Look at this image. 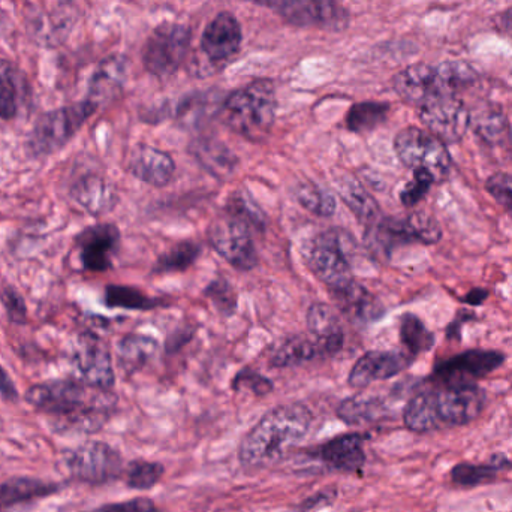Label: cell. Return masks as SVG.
Instances as JSON below:
<instances>
[{"label":"cell","mask_w":512,"mask_h":512,"mask_svg":"<svg viewBox=\"0 0 512 512\" xmlns=\"http://www.w3.org/2000/svg\"><path fill=\"white\" fill-rule=\"evenodd\" d=\"M334 188L343 203L357 216L358 221L373 225L381 219L379 218L378 203L354 176H349L346 173L339 174L334 180Z\"/></svg>","instance_id":"25"},{"label":"cell","mask_w":512,"mask_h":512,"mask_svg":"<svg viewBox=\"0 0 512 512\" xmlns=\"http://www.w3.org/2000/svg\"><path fill=\"white\" fill-rule=\"evenodd\" d=\"M435 183L432 176L424 173V171H414V179L405 186L402 194H400V200H402L403 206L414 207L426 197L429 192L430 186Z\"/></svg>","instance_id":"45"},{"label":"cell","mask_w":512,"mask_h":512,"mask_svg":"<svg viewBox=\"0 0 512 512\" xmlns=\"http://www.w3.org/2000/svg\"><path fill=\"white\" fill-rule=\"evenodd\" d=\"M191 153L207 171L218 177L230 176L239 164V159L234 153L218 141H195L191 146Z\"/></svg>","instance_id":"29"},{"label":"cell","mask_w":512,"mask_h":512,"mask_svg":"<svg viewBox=\"0 0 512 512\" xmlns=\"http://www.w3.org/2000/svg\"><path fill=\"white\" fill-rule=\"evenodd\" d=\"M201 254V246L195 242H180L174 245L173 248L168 249L165 254L159 256L158 261L155 262L153 273L167 274L179 273V271L188 270L198 256Z\"/></svg>","instance_id":"37"},{"label":"cell","mask_w":512,"mask_h":512,"mask_svg":"<svg viewBox=\"0 0 512 512\" xmlns=\"http://www.w3.org/2000/svg\"><path fill=\"white\" fill-rule=\"evenodd\" d=\"M255 231L237 216L225 210L209 225L207 237L210 245L225 261L240 271H249L258 262Z\"/></svg>","instance_id":"7"},{"label":"cell","mask_w":512,"mask_h":512,"mask_svg":"<svg viewBox=\"0 0 512 512\" xmlns=\"http://www.w3.org/2000/svg\"><path fill=\"white\" fill-rule=\"evenodd\" d=\"M27 403L57 418L60 426L78 432H98L116 406L110 390H99L80 379H54L33 385Z\"/></svg>","instance_id":"1"},{"label":"cell","mask_w":512,"mask_h":512,"mask_svg":"<svg viewBox=\"0 0 512 512\" xmlns=\"http://www.w3.org/2000/svg\"><path fill=\"white\" fill-rule=\"evenodd\" d=\"M381 411L382 406L378 400L372 399V397L354 396L340 403L337 415L346 424L358 426V424L376 420Z\"/></svg>","instance_id":"38"},{"label":"cell","mask_w":512,"mask_h":512,"mask_svg":"<svg viewBox=\"0 0 512 512\" xmlns=\"http://www.w3.org/2000/svg\"><path fill=\"white\" fill-rule=\"evenodd\" d=\"M164 472L165 469L161 463L137 460V462H132L126 471V483L131 489L149 490L162 480Z\"/></svg>","instance_id":"41"},{"label":"cell","mask_w":512,"mask_h":512,"mask_svg":"<svg viewBox=\"0 0 512 512\" xmlns=\"http://www.w3.org/2000/svg\"><path fill=\"white\" fill-rule=\"evenodd\" d=\"M225 210L231 213V215L237 216V218L245 221L252 230L258 231V233H264L267 219H265L264 212L259 209L258 204L252 200L248 192L240 191L231 195Z\"/></svg>","instance_id":"39"},{"label":"cell","mask_w":512,"mask_h":512,"mask_svg":"<svg viewBox=\"0 0 512 512\" xmlns=\"http://www.w3.org/2000/svg\"><path fill=\"white\" fill-rule=\"evenodd\" d=\"M128 171L146 185L164 188L173 180L176 162L167 152L140 144L129 155Z\"/></svg>","instance_id":"20"},{"label":"cell","mask_w":512,"mask_h":512,"mask_svg":"<svg viewBox=\"0 0 512 512\" xmlns=\"http://www.w3.org/2000/svg\"><path fill=\"white\" fill-rule=\"evenodd\" d=\"M69 194L84 212L92 216L107 215L119 203V194L113 183L96 173H87L75 180Z\"/></svg>","instance_id":"21"},{"label":"cell","mask_w":512,"mask_h":512,"mask_svg":"<svg viewBox=\"0 0 512 512\" xmlns=\"http://www.w3.org/2000/svg\"><path fill=\"white\" fill-rule=\"evenodd\" d=\"M242 45V27L230 12H221L201 36V48L212 62H225L236 56Z\"/></svg>","instance_id":"19"},{"label":"cell","mask_w":512,"mask_h":512,"mask_svg":"<svg viewBox=\"0 0 512 512\" xmlns=\"http://www.w3.org/2000/svg\"><path fill=\"white\" fill-rule=\"evenodd\" d=\"M394 150L403 165L414 171H424L436 182L447 179L451 171V156L444 141L427 129L405 128L394 140Z\"/></svg>","instance_id":"6"},{"label":"cell","mask_w":512,"mask_h":512,"mask_svg":"<svg viewBox=\"0 0 512 512\" xmlns=\"http://www.w3.org/2000/svg\"><path fill=\"white\" fill-rule=\"evenodd\" d=\"M307 328L318 343L322 358L333 357L342 351L343 330L339 315L328 304L315 303L307 310Z\"/></svg>","instance_id":"22"},{"label":"cell","mask_w":512,"mask_h":512,"mask_svg":"<svg viewBox=\"0 0 512 512\" xmlns=\"http://www.w3.org/2000/svg\"><path fill=\"white\" fill-rule=\"evenodd\" d=\"M477 81V72L465 62L438 65L415 63L394 77L393 87L399 98L414 107H423L433 99L457 96Z\"/></svg>","instance_id":"3"},{"label":"cell","mask_w":512,"mask_h":512,"mask_svg":"<svg viewBox=\"0 0 512 512\" xmlns=\"http://www.w3.org/2000/svg\"><path fill=\"white\" fill-rule=\"evenodd\" d=\"M487 291H472L471 294L468 295V301L472 304H480L483 303L487 298Z\"/></svg>","instance_id":"50"},{"label":"cell","mask_w":512,"mask_h":512,"mask_svg":"<svg viewBox=\"0 0 512 512\" xmlns=\"http://www.w3.org/2000/svg\"><path fill=\"white\" fill-rule=\"evenodd\" d=\"M414 357L408 352L369 351L358 358L349 373L348 382L354 388H366L376 381L399 375L411 366Z\"/></svg>","instance_id":"17"},{"label":"cell","mask_w":512,"mask_h":512,"mask_svg":"<svg viewBox=\"0 0 512 512\" xmlns=\"http://www.w3.org/2000/svg\"><path fill=\"white\" fill-rule=\"evenodd\" d=\"M92 512H158V510L149 499H134V501L120 502V504L105 505Z\"/></svg>","instance_id":"47"},{"label":"cell","mask_w":512,"mask_h":512,"mask_svg":"<svg viewBox=\"0 0 512 512\" xmlns=\"http://www.w3.org/2000/svg\"><path fill=\"white\" fill-rule=\"evenodd\" d=\"M204 295L209 298L216 312L224 318H231L239 306V295L236 288L225 277L212 280L204 289Z\"/></svg>","instance_id":"40"},{"label":"cell","mask_w":512,"mask_h":512,"mask_svg":"<svg viewBox=\"0 0 512 512\" xmlns=\"http://www.w3.org/2000/svg\"><path fill=\"white\" fill-rule=\"evenodd\" d=\"M436 426H465L477 420L486 406V393L475 384H451L429 390Z\"/></svg>","instance_id":"10"},{"label":"cell","mask_w":512,"mask_h":512,"mask_svg":"<svg viewBox=\"0 0 512 512\" xmlns=\"http://www.w3.org/2000/svg\"><path fill=\"white\" fill-rule=\"evenodd\" d=\"M504 354L498 351L472 349L441 361L435 367V378L442 385L474 384V379L484 378L504 364Z\"/></svg>","instance_id":"15"},{"label":"cell","mask_w":512,"mask_h":512,"mask_svg":"<svg viewBox=\"0 0 512 512\" xmlns=\"http://www.w3.org/2000/svg\"><path fill=\"white\" fill-rule=\"evenodd\" d=\"M0 301H2L3 309H5L11 324H27V316H29L27 315V304L18 289L11 285L5 286L0 292Z\"/></svg>","instance_id":"42"},{"label":"cell","mask_w":512,"mask_h":512,"mask_svg":"<svg viewBox=\"0 0 512 512\" xmlns=\"http://www.w3.org/2000/svg\"><path fill=\"white\" fill-rule=\"evenodd\" d=\"M105 306L129 310H152L161 306V300L149 297L131 286L108 285L104 295Z\"/></svg>","instance_id":"36"},{"label":"cell","mask_w":512,"mask_h":512,"mask_svg":"<svg viewBox=\"0 0 512 512\" xmlns=\"http://www.w3.org/2000/svg\"><path fill=\"white\" fill-rule=\"evenodd\" d=\"M420 119L427 131L445 144L459 143L471 128V110L459 96L433 99L420 107Z\"/></svg>","instance_id":"12"},{"label":"cell","mask_w":512,"mask_h":512,"mask_svg":"<svg viewBox=\"0 0 512 512\" xmlns=\"http://www.w3.org/2000/svg\"><path fill=\"white\" fill-rule=\"evenodd\" d=\"M312 421V412L301 403L271 409L243 439L240 462L255 468L277 462L289 448L306 438Z\"/></svg>","instance_id":"2"},{"label":"cell","mask_w":512,"mask_h":512,"mask_svg":"<svg viewBox=\"0 0 512 512\" xmlns=\"http://www.w3.org/2000/svg\"><path fill=\"white\" fill-rule=\"evenodd\" d=\"M0 393L9 400H15L18 397L14 382L9 378L8 373L5 372L2 366H0Z\"/></svg>","instance_id":"48"},{"label":"cell","mask_w":512,"mask_h":512,"mask_svg":"<svg viewBox=\"0 0 512 512\" xmlns=\"http://www.w3.org/2000/svg\"><path fill=\"white\" fill-rule=\"evenodd\" d=\"M276 108L273 83L258 80L236 90L225 99L221 119L243 138L259 141L270 134L276 119Z\"/></svg>","instance_id":"4"},{"label":"cell","mask_w":512,"mask_h":512,"mask_svg":"<svg viewBox=\"0 0 512 512\" xmlns=\"http://www.w3.org/2000/svg\"><path fill=\"white\" fill-rule=\"evenodd\" d=\"M336 2H337V0H336Z\"/></svg>","instance_id":"51"},{"label":"cell","mask_w":512,"mask_h":512,"mask_svg":"<svg viewBox=\"0 0 512 512\" xmlns=\"http://www.w3.org/2000/svg\"><path fill=\"white\" fill-rule=\"evenodd\" d=\"M316 358H322L316 340L312 336L298 334V336L283 340L274 349L273 355H271V364L274 367L300 366V364L316 360Z\"/></svg>","instance_id":"30"},{"label":"cell","mask_w":512,"mask_h":512,"mask_svg":"<svg viewBox=\"0 0 512 512\" xmlns=\"http://www.w3.org/2000/svg\"><path fill=\"white\" fill-rule=\"evenodd\" d=\"M294 195L307 212L319 218H330L336 213V197L315 183H300L295 188Z\"/></svg>","instance_id":"35"},{"label":"cell","mask_w":512,"mask_h":512,"mask_svg":"<svg viewBox=\"0 0 512 512\" xmlns=\"http://www.w3.org/2000/svg\"><path fill=\"white\" fill-rule=\"evenodd\" d=\"M26 95L27 84L20 69L8 60L0 59V119H15Z\"/></svg>","instance_id":"26"},{"label":"cell","mask_w":512,"mask_h":512,"mask_svg":"<svg viewBox=\"0 0 512 512\" xmlns=\"http://www.w3.org/2000/svg\"><path fill=\"white\" fill-rule=\"evenodd\" d=\"M72 477L90 484H102L119 477L123 471L122 457L104 442H87L68 456Z\"/></svg>","instance_id":"13"},{"label":"cell","mask_w":512,"mask_h":512,"mask_svg":"<svg viewBox=\"0 0 512 512\" xmlns=\"http://www.w3.org/2000/svg\"><path fill=\"white\" fill-rule=\"evenodd\" d=\"M400 339L411 357L430 351L435 345V336L418 316L406 313L400 321Z\"/></svg>","instance_id":"34"},{"label":"cell","mask_w":512,"mask_h":512,"mask_svg":"<svg viewBox=\"0 0 512 512\" xmlns=\"http://www.w3.org/2000/svg\"><path fill=\"white\" fill-rule=\"evenodd\" d=\"M390 105L384 102H360L352 105L346 114V126L355 134L373 131L387 120Z\"/></svg>","instance_id":"32"},{"label":"cell","mask_w":512,"mask_h":512,"mask_svg":"<svg viewBox=\"0 0 512 512\" xmlns=\"http://www.w3.org/2000/svg\"><path fill=\"white\" fill-rule=\"evenodd\" d=\"M156 339L146 334H126L117 345V361L123 372L132 375L143 369L158 354Z\"/></svg>","instance_id":"28"},{"label":"cell","mask_w":512,"mask_h":512,"mask_svg":"<svg viewBox=\"0 0 512 512\" xmlns=\"http://www.w3.org/2000/svg\"><path fill=\"white\" fill-rule=\"evenodd\" d=\"M72 361L80 375V381L84 384L99 390H111L114 387L116 375L110 349L107 343L92 331H83L78 336Z\"/></svg>","instance_id":"11"},{"label":"cell","mask_w":512,"mask_h":512,"mask_svg":"<svg viewBox=\"0 0 512 512\" xmlns=\"http://www.w3.org/2000/svg\"><path fill=\"white\" fill-rule=\"evenodd\" d=\"M507 468H511V463L504 456H495L486 465H457L451 471V477L459 486L474 487L495 480L498 472Z\"/></svg>","instance_id":"33"},{"label":"cell","mask_w":512,"mask_h":512,"mask_svg":"<svg viewBox=\"0 0 512 512\" xmlns=\"http://www.w3.org/2000/svg\"><path fill=\"white\" fill-rule=\"evenodd\" d=\"M487 191L501 204L504 209L512 213V176L510 174H493L487 180Z\"/></svg>","instance_id":"46"},{"label":"cell","mask_w":512,"mask_h":512,"mask_svg":"<svg viewBox=\"0 0 512 512\" xmlns=\"http://www.w3.org/2000/svg\"><path fill=\"white\" fill-rule=\"evenodd\" d=\"M126 81V60L122 56H111L96 66L89 83V96L96 107L110 102L122 92Z\"/></svg>","instance_id":"23"},{"label":"cell","mask_w":512,"mask_h":512,"mask_svg":"<svg viewBox=\"0 0 512 512\" xmlns=\"http://www.w3.org/2000/svg\"><path fill=\"white\" fill-rule=\"evenodd\" d=\"M189 44H191V30L185 24H161L153 30L144 44V68L155 77H170L182 66Z\"/></svg>","instance_id":"9"},{"label":"cell","mask_w":512,"mask_h":512,"mask_svg":"<svg viewBox=\"0 0 512 512\" xmlns=\"http://www.w3.org/2000/svg\"><path fill=\"white\" fill-rule=\"evenodd\" d=\"M340 312L352 322L369 324L382 313L381 304L372 292L358 282L349 283L339 291L331 292Z\"/></svg>","instance_id":"24"},{"label":"cell","mask_w":512,"mask_h":512,"mask_svg":"<svg viewBox=\"0 0 512 512\" xmlns=\"http://www.w3.org/2000/svg\"><path fill=\"white\" fill-rule=\"evenodd\" d=\"M306 261L310 270L331 292L339 291L354 282L351 259L340 233L324 231L318 234L307 248Z\"/></svg>","instance_id":"8"},{"label":"cell","mask_w":512,"mask_h":512,"mask_svg":"<svg viewBox=\"0 0 512 512\" xmlns=\"http://www.w3.org/2000/svg\"><path fill=\"white\" fill-rule=\"evenodd\" d=\"M265 6L298 26L337 27L345 23V12L336 0H249Z\"/></svg>","instance_id":"14"},{"label":"cell","mask_w":512,"mask_h":512,"mask_svg":"<svg viewBox=\"0 0 512 512\" xmlns=\"http://www.w3.org/2000/svg\"><path fill=\"white\" fill-rule=\"evenodd\" d=\"M471 129L490 146H499L510 138L507 116L499 107L483 104L471 110Z\"/></svg>","instance_id":"27"},{"label":"cell","mask_w":512,"mask_h":512,"mask_svg":"<svg viewBox=\"0 0 512 512\" xmlns=\"http://www.w3.org/2000/svg\"><path fill=\"white\" fill-rule=\"evenodd\" d=\"M409 221H411L412 228H414L415 237L418 243L423 245H435L441 240L442 230L438 222L423 212L411 213Z\"/></svg>","instance_id":"43"},{"label":"cell","mask_w":512,"mask_h":512,"mask_svg":"<svg viewBox=\"0 0 512 512\" xmlns=\"http://www.w3.org/2000/svg\"><path fill=\"white\" fill-rule=\"evenodd\" d=\"M364 442H366V436L361 433H346L313 448L309 456L334 471L348 472V474L360 472L366 463Z\"/></svg>","instance_id":"18"},{"label":"cell","mask_w":512,"mask_h":512,"mask_svg":"<svg viewBox=\"0 0 512 512\" xmlns=\"http://www.w3.org/2000/svg\"><path fill=\"white\" fill-rule=\"evenodd\" d=\"M234 391H249L255 396H265L273 391V382L251 369L237 373L233 381Z\"/></svg>","instance_id":"44"},{"label":"cell","mask_w":512,"mask_h":512,"mask_svg":"<svg viewBox=\"0 0 512 512\" xmlns=\"http://www.w3.org/2000/svg\"><path fill=\"white\" fill-rule=\"evenodd\" d=\"M495 24L499 32L512 35V6L496 17Z\"/></svg>","instance_id":"49"},{"label":"cell","mask_w":512,"mask_h":512,"mask_svg":"<svg viewBox=\"0 0 512 512\" xmlns=\"http://www.w3.org/2000/svg\"><path fill=\"white\" fill-rule=\"evenodd\" d=\"M56 489L57 486L54 484L30 480V478L6 481V483L0 484V511L8 510L21 502L44 498V496L56 492Z\"/></svg>","instance_id":"31"},{"label":"cell","mask_w":512,"mask_h":512,"mask_svg":"<svg viewBox=\"0 0 512 512\" xmlns=\"http://www.w3.org/2000/svg\"><path fill=\"white\" fill-rule=\"evenodd\" d=\"M96 111L98 107L84 99L39 116L27 138L26 150L30 158H48L62 150Z\"/></svg>","instance_id":"5"},{"label":"cell","mask_w":512,"mask_h":512,"mask_svg":"<svg viewBox=\"0 0 512 512\" xmlns=\"http://www.w3.org/2000/svg\"><path fill=\"white\" fill-rule=\"evenodd\" d=\"M75 246L84 270L104 273L113 267L119 251L120 231L113 224H96L78 234Z\"/></svg>","instance_id":"16"}]
</instances>
